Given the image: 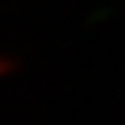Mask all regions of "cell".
Returning <instances> with one entry per match:
<instances>
[{
    "mask_svg": "<svg viewBox=\"0 0 125 125\" xmlns=\"http://www.w3.org/2000/svg\"><path fill=\"white\" fill-rule=\"evenodd\" d=\"M13 69H17V59H13V56H7V53H0V76L13 73Z\"/></svg>",
    "mask_w": 125,
    "mask_h": 125,
    "instance_id": "6da1fadb",
    "label": "cell"
}]
</instances>
